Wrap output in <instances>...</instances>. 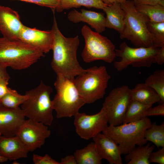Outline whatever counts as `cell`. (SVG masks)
I'll use <instances>...</instances> for the list:
<instances>
[{"mask_svg":"<svg viewBox=\"0 0 164 164\" xmlns=\"http://www.w3.org/2000/svg\"><path fill=\"white\" fill-rule=\"evenodd\" d=\"M51 29L53 35L51 67L56 75L74 79L85 71L77 59V52L80 43L79 37L64 36L59 29L54 15Z\"/></svg>","mask_w":164,"mask_h":164,"instance_id":"6da1fadb","label":"cell"},{"mask_svg":"<svg viewBox=\"0 0 164 164\" xmlns=\"http://www.w3.org/2000/svg\"><path fill=\"white\" fill-rule=\"evenodd\" d=\"M44 53L21 40L0 38V65L17 70L28 68Z\"/></svg>","mask_w":164,"mask_h":164,"instance_id":"7a4b0ae2","label":"cell"},{"mask_svg":"<svg viewBox=\"0 0 164 164\" xmlns=\"http://www.w3.org/2000/svg\"><path fill=\"white\" fill-rule=\"evenodd\" d=\"M148 117L117 125H109L102 132L118 145L121 154L126 155L136 147L147 143L144 134L151 125Z\"/></svg>","mask_w":164,"mask_h":164,"instance_id":"3957f363","label":"cell"},{"mask_svg":"<svg viewBox=\"0 0 164 164\" xmlns=\"http://www.w3.org/2000/svg\"><path fill=\"white\" fill-rule=\"evenodd\" d=\"M52 88L41 81L36 87L26 91L28 97L21 105L25 117L50 126L54 110L50 95Z\"/></svg>","mask_w":164,"mask_h":164,"instance_id":"277c9868","label":"cell"},{"mask_svg":"<svg viewBox=\"0 0 164 164\" xmlns=\"http://www.w3.org/2000/svg\"><path fill=\"white\" fill-rule=\"evenodd\" d=\"M56 75L54 84L56 93L52 100L56 117L61 118L74 116L86 103L75 84L74 78L60 74Z\"/></svg>","mask_w":164,"mask_h":164,"instance_id":"5b68a950","label":"cell"},{"mask_svg":"<svg viewBox=\"0 0 164 164\" xmlns=\"http://www.w3.org/2000/svg\"><path fill=\"white\" fill-rule=\"evenodd\" d=\"M120 4L125 14V27L121 38L129 40L137 47L153 46V37L147 27V17L136 9L132 1Z\"/></svg>","mask_w":164,"mask_h":164,"instance_id":"8992f818","label":"cell"},{"mask_svg":"<svg viewBox=\"0 0 164 164\" xmlns=\"http://www.w3.org/2000/svg\"><path fill=\"white\" fill-rule=\"evenodd\" d=\"M110 78L105 66H94L85 69L74 81L86 104H91L104 97Z\"/></svg>","mask_w":164,"mask_h":164,"instance_id":"52a82bcc","label":"cell"},{"mask_svg":"<svg viewBox=\"0 0 164 164\" xmlns=\"http://www.w3.org/2000/svg\"><path fill=\"white\" fill-rule=\"evenodd\" d=\"M85 45L81 53L83 61L90 63L102 60L111 63L116 57L114 45L107 37L92 31L86 25L81 29Z\"/></svg>","mask_w":164,"mask_h":164,"instance_id":"ba28073f","label":"cell"},{"mask_svg":"<svg viewBox=\"0 0 164 164\" xmlns=\"http://www.w3.org/2000/svg\"><path fill=\"white\" fill-rule=\"evenodd\" d=\"M159 48L153 45L133 48L123 42L119 49H115L116 57L120 59L114 62V67L118 71L122 70L130 65L134 67H149L155 63V56Z\"/></svg>","mask_w":164,"mask_h":164,"instance_id":"9c48e42d","label":"cell"},{"mask_svg":"<svg viewBox=\"0 0 164 164\" xmlns=\"http://www.w3.org/2000/svg\"><path fill=\"white\" fill-rule=\"evenodd\" d=\"M131 99L130 89L126 85L116 87L110 92L102 107L106 111L109 125H117L122 123Z\"/></svg>","mask_w":164,"mask_h":164,"instance_id":"30bf717a","label":"cell"},{"mask_svg":"<svg viewBox=\"0 0 164 164\" xmlns=\"http://www.w3.org/2000/svg\"><path fill=\"white\" fill-rule=\"evenodd\" d=\"M73 121L77 134L81 138L88 140L93 138L107 128L108 120L103 107L98 113L92 115L79 112L74 115Z\"/></svg>","mask_w":164,"mask_h":164,"instance_id":"8fae6325","label":"cell"},{"mask_svg":"<svg viewBox=\"0 0 164 164\" xmlns=\"http://www.w3.org/2000/svg\"><path fill=\"white\" fill-rule=\"evenodd\" d=\"M51 135L48 126L32 119L25 120L16 136L29 152L40 148Z\"/></svg>","mask_w":164,"mask_h":164,"instance_id":"7c38bea8","label":"cell"},{"mask_svg":"<svg viewBox=\"0 0 164 164\" xmlns=\"http://www.w3.org/2000/svg\"><path fill=\"white\" fill-rule=\"evenodd\" d=\"M25 118L21 108H10L0 103V134L6 137L16 136Z\"/></svg>","mask_w":164,"mask_h":164,"instance_id":"4fadbf2b","label":"cell"},{"mask_svg":"<svg viewBox=\"0 0 164 164\" xmlns=\"http://www.w3.org/2000/svg\"><path fill=\"white\" fill-rule=\"evenodd\" d=\"M19 39L45 53L52 50L53 35L52 29L41 30L24 26L20 33Z\"/></svg>","mask_w":164,"mask_h":164,"instance_id":"5bb4252c","label":"cell"},{"mask_svg":"<svg viewBox=\"0 0 164 164\" xmlns=\"http://www.w3.org/2000/svg\"><path fill=\"white\" fill-rule=\"evenodd\" d=\"M24 26L18 12L0 5V32L3 37L11 39H19Z\"/></svg>","mask_w":164,"mask_h":164,"instance_id":"9a60e30c","label":"cell"},{"mask_svg":"<svg viewBox=\"0 0 164 164\" xmlns=\"http://www.w3.org/2000/svg\"><path fill=\"white\" fill-rule=\"evenodd\" d=\"M93 139L102 159L111 164H122L121 154L118 145L112 139L103 133H99Z\"/></svg>","mask_w":164,"mask_h":164,"instance_id":"2e32d148","label":"cell"},{"mask_svg":"<svg viewBox=\"0 0 164 164\" xmlns=\"http://www.w3.org/2000/svg\"><path fill=\"white\" fill-rule=\"evenodd\" d=\"M29 151L16 135H0V156L9 161L27 157Z\"/></svg>","mask_w":164,"mask_h":164,"instance_id":"e0dca14e","label":"cell"},{"mask_svg":"<svg viewBox=\"0 0 164 164\" xmlns=\"http://www.w3.org/2000/svg\"><path fill=\"white\" fill-rule=\"evenodd\" d=\"M68 19L73 23H87L96 32H102L105 30V17L103 13L81 9L80 12L73 9L68 14Z\"/></svg>","mask_w":164,"mask_h":164,"instance_id":"ac0fdd59","label":"cell"},{"mask_svg":"<svg viewBox=\"0 0 164 164\" xmlns=\"http://www.w3.org/2000/svg\"><path fill=\"white\" fill-rule=\"evenodd\" d=\"M102 10L106 14V28L114 29L121 35L125 27V14L120 4L116 2L108 5Z\"/></svg>","mask_w":164,"mask_h":164,"instance_id":"d6986e66","label":"cell"},{"mask_svg":"<svg viewBox=\"0 0 164 164\" xmlns=\"http://www.w3.org/2000/svg\"><path fill=\"white\" fill-rule=\"evenodd\" d=\"M132 99L142 104L152 105L161 101L157 93L145 83H138L134 88L130 89Z\"/></svg>","mask_w":164,"mask_h":164,"instance_id":"ffe728a7","label":"cell"},{"mask_svg":"<svg viewBox=\"0 0 164 164\" xmlns=\"http://www.w3.org/2000/svg\"><path fill=\"white\" fill-rule=\"evenodd\" d=\"M77 164H101L102 159L100 156L94 143L77 150L74 153Z\"/></svg>","mask_w":164,"mask_h":164,"instance_id":"44dd1931","label":"cell"},{"mask_svg":"<svg viewBox=\"0 0 164 164\" xmlns=\"http://www.w3.org/2000/svg\"><path fill=\"white\" fill-rule=\"evenodd\" d=\"M155 148L149 143L138 146L126 154L125 160L127 164H149V155Z\"/></svg>","mask_w":164,"mask_h":164,"instance_id":"7402d4cb","label":"cell"},{"mask_svg":"<svg viewBox=\"0 0 164 164\" xmlns=\"http://www.w3.org/2000/svg\"><path fill=\"white\" fill-rule=\"evenodd\" d=\"M152 106L131 99L127 108L122 123L135 121L144 118V112Z\"/></svg>","mask_w":164,"mask_h":164,"instance_id":"603a6c76","label":"cell"},{"mask_svg":"<svg viewBox=\"0 0 164 164\" xmlns=\"http://www.w3.org/2000/svg\"><path fill=\"white\" fill-rule=\"evenodd\" d=\"M136 9L153 22H164V5L160 4L154 5H140L135 6Z\"/></svg>","mask_w":164,"mask_h":164,"instance_id":"cb8c5ba5","label":"cell"},{"mask_svg":"<svg viewBox=\"0 0 164 164\" xmlns=\"http://www.w3.org/2000/svg\"><path fill=\"white\" fill-rule=\"evenodd\" d=\"M145 83L153 89L159 96L161 101L164 102V70L158 69L145 80Z\"/></svg>","mask_w":164,"mask_h":164,"instance_id":"d4e9b609","label":"cell"},{"mask_svg":"<svg viewBox=\"0 0 164 164\" xmlns=\"http://www.w3.org/2000/svg\"><path fill=\"white\" fill-rule=\"evenodd\" d=\"M144 137L147 142H152L157 147H164V122L159 125L152 123L145 131Z\"/></svg>","mask_w":164,"mask_h":164,"instance_id":"484cf974","label":"cell"},{"mask_svg":"<svg viewBox=\"0 0 164 164\" xmlns=\"http://www.w3.org/2000/svg\"><path fill=\"white\" fill-rule=\"evenodd\" d=\"M107 5L102 0H61L60 6L62 12L64 9L81 6L103 9Z\"/></svg>","mask_w":164,"mask_h":164,"instance_id":"4316f807","label":"cell"},{"mask_svg":"<svg viewBox=\"0 0 164 164\" xmlns=\"http://www.w3.org/2000/svg\"><path fill=\"white\" fill-rule=\"evenodd\" d=\"M27 94H21L15 90L10 89L9 92L0 100V103L4 106L10 108L19 107L27 99Z\"/></svg>","mask_w":164,"mask_h":164,"instance_id":"83f0119b","label":"cell"},{"mask_svg":"<svg viewBox=\"0 0 164 164\" xmlns=\"http://www.w3.org/2000/svg\"><path fill=\"white\" fill-rule=\"evenodd\" d=\"M147 26L153 37V46L158 48L164 46V22H153L149 21Z\"/></svg>","mask_w":164,"mask_h":164,"instance_id":"f1b7e54d","label":"cell"},{"mask_svg":"<svg viewBox=\"0 0 164 164\" xmlns=\"http://www.w3.org/2000/svg\"><path fill=\"white\" fill-rule=\"evenodd\" d=\"M18 0L32 3L42 6L50 8L53 12H61V0Z\"/></svg>","mask_w":164,"mask_h":164,"instance_id":"f546056e","label":"cell"},{"mask_svg":"<svg viewBox=\"0 0 164 164\" xmlns=\"http://www.w3.org/2000/svg\"><path fill=\"white\" fill-rule=\"evenodd\" d=\"M32 159L35 164H60V162L52 158L47 154L43 156L34 154Z\"/></svg>","mask_w":164,"mask_h":164,"instance_id":"4dcf8cb0","label":"cell"},{"mask_svg":"<svg viewBox=\"0 0 164 164\" xmlns=\"http://www.w3.org/2000/svg\"><path fill=\"white\" fill-rule=\"evenodd\" d=\"M155 116H164V103L154 107H150L144 112L143 117Z\"/></svg>","mask_w":164,"mask_h":164,"instance_id":"1f68e13d","label":"cell"},{"mask_svg":"<svg viewBox=\"0 0 164 164\" xmlns=\"http://www.w3.org/2000/svg\"><path fill=\"white\" fill-rule=\"evenodd\" d=\"M161 148L157 151L152 152L151 153L149 159L150 163L164 164V147Z\"/></svg>","mask_w":164,"mask_h":164,"instance_id":"d6a6232c","label":"cell"},{"mask_svg":"<svg viewBox=\"0 0 164 164\" xmlns=\"http://www.w3.org/2000/svg\"><path fill=\"white\" fill-rule=\"evenodd\" d=\"M135 6L140 5H154L160 4L164 5V0H132Z\"/></svg>","mask_w":164,"mask_h":164,"instance_id":"836d02e7","label":"cell"},{"mask_svg":"<svg viewBox=\"0 0 164 164\" xmlns=\"http://www.w3.org/2000/svg\"><path fill=\"white\" fill-rule=\"evenodd\" d=\"M8 82L4 80H0V100L10 91V88L7 86Z\"/></svg>","mask_w":164,"mask_h":164,"instance_id":"e575fe53","label":"cell"},{"mask_svg":"<svg viewBox=\"0 0 164 164\" xmlns=\"http://www.w3.org/2000/svg\"><path fill=\"white\" fill-rule=\"evenodd\" d=\"M155 63L162 65L164 63V46L160 48L156 53L155 58Z\"/></svg>","mask_w":164,"mask_h":164,"instance_id":"d590c367","label":"cell"},{"mask_svg":"<svg viewBox=\"0 0 164 164\" xmlns=\"http://www.w3.org/2000/svg\"><path fill=\"white\" fill-rule=\"evenodd\" d=\"M60 164H77L75 157L73 155H68L61 158Z\"/></svg>","mask_w":164,"mask_h":164,"instance_id":"8d00e7d4","label":"cell"},{"mask_svg":"<svg viewBox=\"0 0 164 164\" xmlns=\"http://www.w3.org/2000/svg\"><path fill=\"white\" fill-rule=\"evenodd\" d=\"M7 68L0 65V80H4L9 81L10 77L7 71Z\"/></svg>","mask_w":164,"mask_h":164,"instance_id":"74e56055","label":"cell"},{"mask_svg":"<svg viewBox=\"0 0 164 164\" xmlns=\"http://www.w3.org/2000/svg\"><path fill=\"white\" fill-rule=\"evenodd\" d=\"M127 0H102L103 2L107 5L112 4L117 2L120 4L125 2Z\"/></svg>","mask_w":164,"mask_h":164,"instance_id":"f35d334b","label":"cell"},{"mask_svg":"<svg viewBox=\"0 0 164 164\" xmlns=\"http://www.w3.org/2000/svg\"><path fill=\"white\" fill-rule=\"evenodd\" d=\"M8 159L4 157L0 156V163H2L8 161Z\"/></svg>","mask_w":164,"mask_h":164,"instance_id":"ab89813d","label":"cell"},{"mask_svg":"<svg viewBox=\"0 0 164 164\" xmlns=\"http://www.w3.org/2000/svg\"><path fill=\"white\" fill-rule=\"evenodd\" d=\"M1 135V134H0V135Z\"/></svg>","mask_w":164,"mask_h":164,"instance_id":"60d3db41","label":"cell"}]
</instances>
